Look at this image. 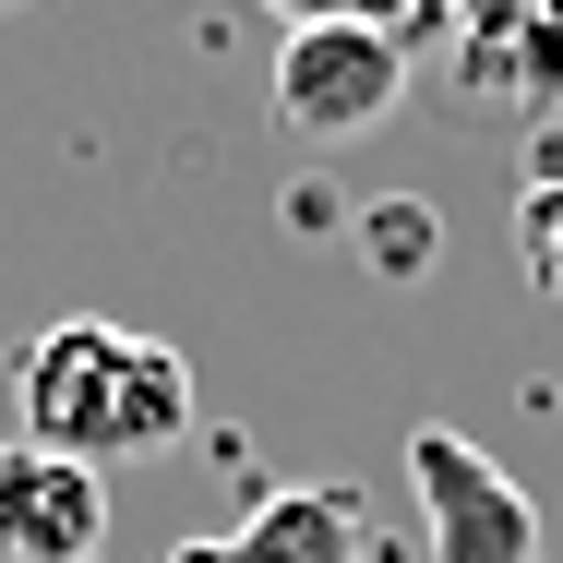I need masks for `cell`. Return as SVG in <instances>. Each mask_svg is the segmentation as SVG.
<instances>
[{
    "label": "cell",
    "mask_w": 563,
    "mask_h": 563,
    "mask_svg": "<svg viewBox=\"0 0 563 563\" xmlns=\"http://www.w3.org/2000/svg\"><path fill=\"white\" fill-rule=\"evenodd\" d=\"M192 432V360L144 324H48V336L12 360V444L73 455V467H132V455H168Z\"/></svg>",
    "instance_id": "obj_1"
},
{
    "label": "cell",
    "mask_w": 563,
    "mask_h": 563,
    "mask_svg": "<svg viewBox=\"0 0 563 563\" xmlns=\"http://www.w3.org/2000/svg\"><path fill=\"white\" fill-rule=\"evenodd\" d=\"M408 109V36L384 24H288L276 36V120L300 144H360Z\"/></svg>",
    "instance_id": "obj_2"
},
{
    "label": "cell",
    "mask_w": 563,
    "mask_h": 563,
    "mask_svg": "<svg viewBox=\"0 0 563 563\" xmlns=\"http://www.w3.org/2000/svg\"><path fill=\"white\" fill-rule=\"evenodd\" d=\"M408 492H420V528L432 563H540V504L504 455H479L467 432L420 420L408 432Z\"/></svg>",
    "instance_id": "obj_3"
},
{
    "label": "cell",
    "mask_w": 563,
    "mask_h": 563,
    "mask_svg": "<svg viewBox=\"0 0 563 563\" xmlns=\"http://www.w3.org/2000/svg\"><path fill=\"white\" fill-rule=\"evenodd\" d=\"M444 73H455V97H467V120L540 132L563 109V0H455Z\"/></svg>",
    "instance_id": "obj_4"
},
{
    "label": "cell",
    "mask_w": 563,
    "mask_h": 563,
    "mask_svg": "<svg viewBox=\"0 0 563 563\" xmlns=\"http://www.w3.org/2000/svg\"><path fill=\"white\" fill-rule=\"evenodd\" d=\"M0 563H109V479L0 444Z\"/></svg>",
    "instance_id": "obj_5"
},
{
    "label": "cell",
    "mask_w": 563,
    "mask_h": 563,
    "mask_svg": "<svg viewBox=\"0 0 563 563\" xmlns=\"http://www.w3.org/2000/svg\"><path fill=\"white\" fill-rule=\"evenodd\" d=\"M168 563H372V516L347 479H276L228 540H192Z\"/></svg>",
    "instance_id": "obj_6"
},
{
    "label": "cell",
    "mask_w": 563,
    "mask_h": 563,
    "mask_svg": "<svg viewBox=\"0 0 563 563\" xmlns=\"http://www.w3.org/2000/svg\"><path fill=\"white\" fill-rule=\"evenodd\" d=\"M360 264L396 276V288H420V276L444 264V205H432V192H384V205L360 217Z\"/></svg>",
    "instance_id": "obj_7"
},
{
    "label": "cell",
    "mask_w": 563,
    "mask_h": 563,
    "mask_svg": "<svg viewBox=\"0 0 563 563\" xmlns=\"http://www.w3.org/2000/svg\"><path fill=\"white\" fill-rule=\"evenodd\" d=\"M516 264H528V288L563 312V168H540V180L516 192Z\"/></svg>",
    "instance_id": "obj_8"
},
{
    "label": "cell",
    "mask_w": 563,
    "mask_h": 563,
    "mask_svg": "<svg viewBox=\"0 0 563 563\" xmlns=\"http://www.w3.org/2000/svg\"><path fill=\"white\" fill-rule=\"evenodd\" d=\"M264 12H276V36H288V24H384V36H408L396 0H264Z\"/></svg>",
    "instance_id": "obj_9"
},
{
    "label": "cell",
    "mask_w": 563,
    "mask_h": 563,
    "mask_svg": "<svg viewBox=\"0 0 563 563\" xmlns=\"http://www.w3.org/2000/svg\"><path fill=\"white\" fill-rule=\"evenodd\" d=\"M396 12H408V48H420V36H444V24H455V0H396Z\"/></svg>",
    "instance_id": "obj_10"
},
{
    "label": "cell",
    "mask_w": 563,
    "mask_h": 563,
    "mask_svg": "<svg viewBox=\"0 0 563 563\" xmlns=\"http://www.w3.org/2000/svg\"><path fill=\"white\" fill-rule=\"evenodd\" d=\"M0 12H12V0H0Z\"/></svg>",
    "instance_id": "obj_11"
}]
</instances>
